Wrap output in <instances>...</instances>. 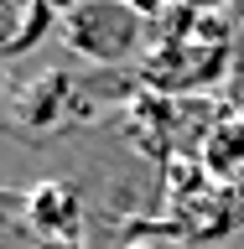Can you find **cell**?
Here are the masks:
<instances>
[{
  "label": "cell",
  "mask_w": 244,
  "mask_h": 249,
  "mask_svg": "<svg viewBox=\"0 0 244 249\" xmlns=\"http://www.w3.org/2000/svg\"><path fill=\"white\" fill-rule=\"evenodd\" d=\"M234 68V21L229 16H187L167 11V26L151 52L135 62V83L167 99H198L218 89Z\"/></svg>",
  "instance_id": "6da1fadb"
},
{
  "label": "cell",
  "mask_w": 244,
  "mask_h": 249,
  "mask_svg": "<svg viewBox=\"0 0 244 249\" xmlns=\"http://www.w3.org/2000/svg\"><path fill=\"white\" fill-rule=\"evenodd\" d=\"M167 197H171V229L192 244H213V239H229L234 229H244V192L213 182L198 156L167 161Z\"/></svg>",
  "instance_id": "7a4b0ae2"
},
{
  "label": "cell",
  "mask_w": 244,
  "mask_h": 249,
  "mask_svg": "<svg viewBox=\"0 0 244 249\" xmlns=\"http://www.w3.org/2000/svg\"><path fill=\"white\" fill-rule=\"evenodd\" d=\"M57 31L68 52L99 62V68H125L151 52V16H140L130 0H83L78 11L62 16Z\"/></svg>",
  "instance_id": "3957f363"
},
{
  "label": "cell",
  "mask_w": 244,
  "mask_h": 249,
  "mask_svg": "<svg viewBox=\"0 0 244 249\" xmlns=\"http://www.w3.org/2000/svg\"><path fill=\"white\" fill-rule=\"evenodd\" d=\"M11 114L21 130H62L68 120H83L94 114V104L83 99V83L62 68H47V73L26 78L11 89Z\"/></svg>",
  "instance_id": "277c9868"
},
{
  "label": "cell",
  "mask_w": 244,
  "mask_h": 249,
  "mask_svg": "<svg viewBox=\"0 0 244 249\" xmlns=\"http://www.w3.org/2000/svg\"><path fill=\"white\" fill-rule=\"evenodd\" d=\"M26 223L37 244H57V239H89V208H83V187L68 177H42L26 187Z\"/></svg>",
  "instance_id": "5b68a950"
},
{
  "label": "cell",
  "mask_w": 244,
  "mask_h": 249,
  "mask_svg": "<svg viewBox=\"0 0 244 249\" xmlns=\"http://www.w3.org/2000/svg\"><path fill=\"white\" fill-rule=\"evenodd\" d=\"M192 156L203 161V171H208L213 182L244 192V99L213 104V120L198 130Z\"/></svg>",
  "instance_id": "8992f818"
},
{
  "label": "cell",
  "mask_w": 244,
  "mask_h": 249,
  "mask_svg": "<svg viewBox=\"0 0 244 249\" xmlns=\"http://www.w3.org/2000/svg\"><path fill=\"white\" fill-rule=\"evenodd\" d=\"M182 109H187V99H167V93H151L135 83L130 104H125V140L151 161H171V145H177L171 130L182 120Z\"/></svg>",
  "instance_id": "52a82bcc"
},
{
  "label": "cell",
  "mask_w": 244,
  "mask_h": 249,
  "mask_svg": "<svg viewBox=\"0 0 244 249\" xmlns=\"http://www.w3.org/2000/svg\"><path fill=\"white\" fill-rule=\"evenodd\" d=\"M52 26H62V16L47 0H0V62H16L31 47H42Z\"/></svg>",
  "instance_id": "ba28073f"
},
{
  "label": "cell",
  "mask_w": 244,
  "mask_h": 249,
  "mask_svg": "<svg viewBox=\"0 0 244 249\" xmlns=\"http://www.w3.org/2000/svg\"><path fill=\"white\" fill-rule=\"evenodd\" d=\"M0 249H42L31 223H26V187L21 192L0 187Z\"/></svg>",
  "instance_id": "9c48e42d"
},
{
  "label": "cell",
  "mask_w": 244,
  "mask_h": 249,
  "mask_svg": "<svg viewBox=\"0 0 244 249\" xmlns=\"http://www.w3.org/2000/svg\"><path fill=\"white\" fill-rule=\"evenodd\" d=\"M167 11H187V16H224L229 0H167Z\"/></svg>",
  "instance_id": "30bf717a"
},
{
  "label": "cell",
  "mask_w": 244,
  "mask_h": 249,
  "mask_svg": "<svg viewBox=\"0 0 244 249\" xmlns=\"http://www.w3.org/2000/svg\"><path fill=\"white\" fill-rule=\"evenodd\" d=\"M120 249H167V244H151V239H140V233H130Z\"/></svg>",
  "instance_id": "8fae6325"
},
{
  "label": "cell",
  "mask_w": 244,
  "mask_h": 249,
  "mask_svg": "<svg viewBox=\"0 0 244 249\" xmlns=\"http://www.w3.org/2000/svg\"><path fill=\"white\" fill-rule=\"evenodd\" d=\"M229 21H234V31H244V0H229Z\"/></svg>",
  "instance_id": "7c38bea8"
},
{
  "label": "cell",
  "mask_w": 244,
  "mask_h": 249,
  "mask_svg": "<svg viewBox=\"0 0 244 249\" xmlns=\"http://www.w3.org/2000/svg\"><path fill=\"white\" fill-rule=\"evenodd\" d=\"M42 249H89V239H57V244H42Z\"/></svg>",
  "instance_id": "4fadbf2b"
},
{
  "label": "cell",
  "mask_w": 244,
  "mask_h": 249,
  "mask_svg": "<svg viewBox=\"0 0 244 249\" xmlns=\"http://www.w3.org/2000/svg\"><path fill=\"white\" fill-rule=\"evenodd\" d=\"M47 5H52V11H62V16H68V11H78L83 0H47Z\"/></svg>",
  "instance_id": "5bb4252c"
},
{
  "label": "cell",
  "mask_w": 244,
  "mask_h": 249,
  "mask_svg": "<svg viewBox=\"0 0 244 249\" xmlns=\"http://www.w3.org/2000/svg\"><path fill=\"white\" fill-rule=\"evenodd\" d=\"M16 83H11V73H5V62H0V93H11Z\"/></svg>",
  "instance_id": "9a60e30c"
}]
</instances>
